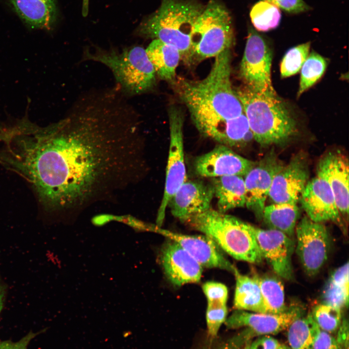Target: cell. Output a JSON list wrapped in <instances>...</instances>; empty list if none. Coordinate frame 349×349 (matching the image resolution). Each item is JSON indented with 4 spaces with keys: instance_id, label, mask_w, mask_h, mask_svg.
Returning <instances> with one entry per match:
<instances>
[{
    "instance_id": "d4e9b609",
    "label": "cell",
    "mask_w": 349,
    "mask_h": 349,
    "mask_svg": "<svg viewBox=\"0 0 349 349\" xmlns=\"http://www.w3.org/2000/svg\"><path fill=\"white\" fill-rule=\"evenodd\" d=\"M236 284L234 299L236 309L254 313L268 314L259 285L253 276L235 274Z\"/></svg>"
},
{
    "instance_id": "603a6c76",
    "label": "cell",
    "mask_w": 349,
    "mask_h": 349,
    "mask_svg": "<svg viewBox=\"0 0 349 349\" xmlns=\"http://www.w3.org/2000/svg\"><path fill=\"white\" fill-rule=\"evenodd\" d=\"M212 185L222 213L245 206V188L242 176L226 175L213 178Z\"/></svg>"
},
{
    "instance_id": "8fae6325",
    "label": "cell",
    "mask_w": 349,
    "mask_h": 349,
    "mask_svg": "<svg viewBox=\"0 0 349 349\" xmlns=\"http://www.w3.org/2000/svg\"><path fill=\"white\" fill-rule=\"evenodd\" d=\"M273 151H270L246 174L245 206L259 220L263 218L265 203L276 174L284 167Z\"/></svg>"
},
{
    "instance_id": "ab89813d",
    "label": "cell",
    "mask_w": 349,
    "mask_h": 349,
    "mask_svg": "<svg viewBox=\"0 0 349 349\" xmlns=\"http://www.w3.org/2000/svg\"><path fill=\"white\" fill-rule=\"evenodd\" d=\"M245 341L240 333L221 344L216 346H209L203 349H243Z\"/></svg>"
},
{
    "instance_id": "d590c367",
    "label": "cell",
    "mask_w": 349,
    "mask_h": 349,
    "mask_svg": "<svg viewBox=\"0 0 349 349\" xmlns=\"http://www.w3.org/2000/svg\"><path fill=\"white\" fill-rule=\"evenodd\" d=\"M289 14H299L306 12L310 7L303 0H265Z\"/></svg>"
},
{
    "instance_id": "83f0119b",
    "label": "cell",
    "mask_w": 349,
    "mask_h": 349,
    "mask_svg": "<svg viewBox=\"0 0 349 349\" xmlns=\"http://www.w3.org/2000/svg\"><path fill=\"white\" fill-rule=\"evenodd\" d=\"M349 263L336 269L328 280L323 292L324 302L340 308L349 304Z\"/></svg>"
},
{
    "instance_id": "44dd1931",
    "label": "cell",
    "mask_w": 349,
    "mask_h": 349,
    "mask_svg": "<svg viewBox=\"0 0 349 349\" xmlns=\"http://www.w3.org/2000/svg\"><path fill=\"white\" fill-rule=\"evenodd\" d=\"M203 136L226 146H238L253 137L244 114L236 118L219 121L198 129Z\"/></svg>"
},
{
    "instance_id": "7bdbcfd3",
    "label": "cell",
    "mask_w": 349,
    "mask_h": 349,
    "mask_svg": "<svg viewBox=\"0 0 349 349\" xmlns=\"http://www.w3.org/2000/svg\"><path fill=\"white\" fill-rule=\"evenodd\" d=\"M276 349H291L290 348V347H288L284 344H281L280 343Z\"/></svg>"
},
{
    "instance_id": "cb8c5ba5",
    "label": "cell",
    "mask_w": 349,
    "mask_h": 349,
    "mask_svg": "<svg viewBox=\"0 0 349 349\" xmlns=\"http://www.w3.org/2000/svg\"><path fill=\"white\" fill-rule=\"evenodd\" d=\"M156 75L160 79L174 82L181 55L175 47L154 39L145 49Z\"/></svg>"
},
{
    "instance_id": "d6986e66",
    "label": "cell",
    "mask_w": 349,
    "mask_h": 349,
    "mask_svg": "<svg viewBox=\"0 0 349 349\" xmlns=\"http://www.w3.org/2000/svg\"><path fill=\"white\" fill-rule=\"evenodd\" d=\"M317 175L325 180L343 216L349 214V160L339 151H330L323 156L317 166Z\"/></svg>"
},
{
    "instance_id": "7c38bea8",
    "label": "cell",
    "mask_w": 349,
    "mask_h": 349,
    "mask_svg": "<svg viewBox=\"0 0 349 349\" xmlns=\"http://www.w3.org/2000/svg\"><path fill=\"white\" fill-rule=\"evenodd\" d=\"M255 237L263 258L281 278L290 280L293 277L292 255L295 243L292 238L272 229H262L249 224Z\"/></svg>"
},
{
    "instance_id": "d6a6232c",
    "label": "cell",
    "mask_w": 349,
    "mask_h": 349,
    "mask_svg": "<svg viewBox=\"0 0 349 349\" xmlns=\"http://www.w3.org/2000/svg\"><path fill=\"white\" fill-rule=\"evenodd\" d=\"M310 42L290 49L285 54L280 65L281 76L288 77L297 73L309 55Z\"/></svg>"
},
{
    "instance_id": "7a4b0ae2",
    "label": "cell",
    "mask_w": 349,
    "mask_h": 349,
    "mask_svg": "<svg viewBox=\"0 0 349 349\" xmlns=\"http://www.w3.org/2000/svg\"><path fill=\"white\" fill-rule=\"evenodd\" d=\"M230 49L216 57L204 79H180L176 82L179 97L186 105L197 129L215 122L238 117L244 113L231 81Z\"/></svg>"
},
{
    "instance_id": "836d02e7",
    "label": "cell",
    "mask_w": 349,
    "mask_h": 349,
    "mask_svg": "<svg viewBox=\"0 0 349 349\" xmlns=\"http://www.w3.org/2000/svg\"><path fill=\"white\" fill-rule=\"evenodd\" d=\"M227 316L226 304L207 303L206 321L208 333L215 338L222 324L225 323Z\"/></svg>"
},
{
    "instance_id": "f35d334b",
    "label": "cell",
    "mask_w": 349,
    "mask_h": 349,
    "mask_svg": "<svg viewBox=\"0 0 349 349\" xmlns=\"http://www.w3.org/2000/svg\"><path fill=\"white\" fill-rule=\"evenodd\" d=\"M42 332L43 331L36 333L31 331L16 342L10 340H0V349H27L31 340Z\"/></svg>"
},
{
    "instance_id": "b9f144b4",
    "label": "cell",
    "mask_w": 349,
    "mask_h": 349,
    "mask_svg": "<svg viewBox=\"0 0 349 349\" xmlns=\"http://www.w3.org/2000/svg\"><path fill=\"white\" fill-rule=\"evenodd\" d=\"M5 295V288L0 280V313L2 310Z\"/></svg>"
},
{
    "instance_id": "9a60e30c",
    "label": "cell",
    "mask_w": 349,
    "mask_h": 349,
    "mask_svg": "<svg viewBox=\"0 0 349 349\" xmlns=\"http://www.w3.org/2000/svg\"><path fill=\"white\" fill-rule=\"evenodd\" d=\"M308 178L306 159L298 154L275 175L268 197L273 203L297 204Z\"/></svg>"
},
{
    "instance_id": "2e32d148",
    "label": "cell",
    "mask_w": 349,
    "mask_h": 349,
    "mask_svg": "<svg viewBox=\"0 0 349 349\" xmlns=\"http://www.w3.org/2000/svg\"><path fill=\"white\" fill-rule=\"evenodd\" d=\"M255 163L222 144L198 157L194 161V168L196 173L202 177L215 178L232 175L242 176Z\"/></svg>"
},
{
    "instance_id": "5b68a950",
    "label": "cell",
    "mask_w": 349,
    "mask_h": 349,
    "mask_svg": "<svg viewBox=\"0 0 349 349\" xmlns=\"http://www.w3.org/2000/svg\"><path fill=\"white\" fill-rule=\"evenodd\" d=\"M184 222L211 238L235 259L252 264L262 262L263 257L249 223L211 208Z\"/></svg>"
},
{
    "instance_id": "7402d4cb",
    "label": "cell",
    "mask_w": 349,
    "mask_h": 349,
    "mask_svg": "<svg viewBox=\"0 0 349 349\" xmlns=\"http://www.w3.org/2000/svg\"><path fill=\"white\" fill-rule=\"evenodd\" d=\"M8 0L20 19L32 29L49 30L56 20V0Z\"/></svg>"
},
{
    "instance_id": "f1b7e54d",
    "label": "cell",
    "mask_w": 349,
    "mask_h": 349,
    "mask_svg": "<svg viewBox=\"0 0 349 349\" xmlns=\"http://www.w3.org/2000/svg\"><path fill=\"white\" fill-rule=\"evenodd\" d=\"M256 280L268 314L283 313L288 308L285 302L284 286L280 280L270 276H254Z\"/></svg>"
},
{
    "instance_id": "8992f818",
    "label": "cell",
    "mask_w": 349,
    "mask_h": 349,
    "mask_svg": "<svg viewBox=\"0 0 349 349\" xmlns=\"http://www.w3.org/2000/svg\"><path fill=\"white\" fill-rule=\"evenodd\" d=\"M84 60L99 62L112 72L122 93L126 96L151 91L156 85V74L145 49L134 46L122 50L104 49L83 51Z\"/></svg>"
},
{
    "instance_id": "4316f807",
    "label": "cell",
    "mask_w": 349,
    "mask_h": 349,
    "mask_svg": "<svg viewBox=\"0 0 349 349\" xmlns=\"http://www.w3.org/2000/svg\"><path fill=\"white\" fill-rule=\"evenodd\" d=\"M287 329V340L291 349H313L321 331L311 313L295 319Z\"/></svg>"
},
{
    "instance_id": "ba28073f",
    "label": "cell",
    "mask_w": 349,
    "mask_h": 349,
    "mask_svg": "<svg viewBox=\"0 0 349 349\" xmlns=\"http://www.w3.org/2000/svg\"><path fill=\"white\" fill-rule=\"evenodd\" d=\"M272 55L265 40L249 30L239 74L245 86L267 96L277 97L271 79Z\"/></svg>"
},
{
    "instance_id": "52a82bcc",
    "label": "cell",
    "mask_w": 349,
    "mask_h": 349,
    "mask_svg": "<svg viewBox=\"0 0 349 349\" xmlns=\"http://www.w3.org/2000/svg\"><path fill=\"white\" fill-rule=\"evenodd\" d=\"M234 39L231 17L220 2L210 0L195 22L190 37V64L216 57L230 49Z\"/></svg>"
},
{
    "instance_id": "277c9868",
    "label": "cell",
    "mask_w": 349,
    "mask_h": 349,
    "mask_svg": "<svg viewBox=\"0 0 349 349\" xmlns=\"http://www.w3.org/2000/svg\"><path fill=\"white\" fill-rule=\"evenodd\" d=\"M204 9L194 0H162L158 10L138 28V34L175 47L181 60L190 65L191 34Z\"/></svg>"
},
{
    "instance_id": "e575fe53",
    "label": "cell",
    "mask_w": 349,
    "mask_h": 349,
    "mask_svg": "<svg viewBox=\"0 0 349 349\" xmlns=\"http://www.w3.org/2000/svg\"><path fill=\"white\" fill-rule=\"evenodd\" d=\"M203 291L207 299V303L226 304L228 290L222 283L208 281L202 286Z\"/></svg>"
},
{
    "instance_id": "9c48e42d",
    "label": "cell",
    "mask_w": 349,
    "mask_h": 349,
    "mask_svg": "<svg viewBox=\"0 0 349 349\" xmlns=\"http://www.w3.org/2000/svg\"><path fill=\"white\" fill-rule=\"evenodd\" d=\"M168 116L170 142L164 190L156 220L159 227L163 222L169 201L186 180L183 139V113L180 109L171 106Z\"/></svg>"
},
{
    "instance_id": "4dcf8cb0",
    "label": "cell",
    "mask_w": 349,
    "mask_h": 349,
    "mask_svg": "<svg viewBox=\"0 0 349 349\" xmlns=\"http://www.w3.org/2000/svg\"><path fill=\"white\" fill-rule=\"evenodd\" d=\"M326 65V60L320 55L313 52L308 55L301 68L298 96L320 78L325 70Z\"/></svg>"
},
{
    "instance_id": "6da1fadb",
    "label": "cell",
    "mask_w": 349,
    "mask_h": 349,
    "mask_svg": "<svg viewBox=\"0 0 349 349\" xmlns=\"http://www.w3.org/2000/svg\"><path fill=\"white\" fill-rule=\"evenodd\" d=\"M125 97L116 87L97 90L57 122L16 128L4 142V166L30 182L47 211L75 218L136 182L139 120Z\"/></svg>"
},
{
    "instance_id": "30bf717a",
    "label": "cell",
    "mask_w": 349,
    "mask_h": 349,
    "mask_svg": "<svg viewBox=\"0 0 349 349\" xmlns=\"http://www.w3.org/2000/svg\"><path fill=\"white\" fill-rule=\"evenodd\" d=\"M296 253L306 274L313 276L320 271L328 259L330 239L323 223L315 222L307 216L296 225Z\"/></svg>"
},
{
    "instance_id": "60d3db41",
    "label": "cell",
    "mask_w": 349,
    "mask_h": 349,
    "mask_svg": "<svg viewBox=\"0 0 349 349\" xmlns=\"http://www.w3.org/2000/svg\"><path fill=\"white\" fill-rule=\"evenodd\" d=\"M338 333L336 340L344 349H348V323L343 320L338 329Z\"/></svg>"
},
{
    "instance_id": "3957f363",
    "label": "cell",
    "mask_w": 349,
    "mask_h": 349,
    "mask_svg": "<svg viewBox=\"0 0 349 349\" xmlns=\"http://www.w3.org/2000/svg\"><path fill=\"white\" fill-rule=\"evenodd\" d=\"M235 91L253 138L261 145L282 143L295 135L296 123L278 96L265 95L246 86Z\"/></svg>"
},
{
    "instance_id": "ac0fdd59",
    "label": "cell",
    "mask_w": 349,
    "mask_h": 349,
    "mask_svg": "<svg viewBox=\"0 0 349 349\" xmlns=\"http://www.w3.org/2000/svg\"><path fill=\"white\" fill-rule=\"evenodd\" d=\"M169 240L160 254V263L168 279L176 286L199 282L203 267L179 244Z\"/></svg>"
},
{
    "instance_id": "74e56055",
    "label": "cell",
    "mask_w": 349,
    "mask_h": 349,
    "mask_svg": "<svg viewBox=\"0 0 349 349\" xmlns=\"http://www.w3.org/2000/svg\"><path fill=\"white\" fill-rule=\"evenodd\" d=\"M280 343L271 335L259 336L252 342L247 343L243 349H276Z\"/></svg>"
},
{
    "instance_id": "4fadbf2b",
    "label": "cell",
    "mask_w": 349,
    "mask_h": 349,
    "mask_svg": "<svg viewBox=\"0 0 349 349\" xmlns=\"http://www.w3.org/2000/svg\"><path fill=\"white\" fill-rule=\"evenodd\" d=\"M299 306L289 307L283 313L272 314L236 309L225 322L229 329L244 327L254 336L275 334L287 329L296 319L303 315Z\"/></svg>"
},
{
    "instance_id": "8d00e7d4",
    "label": "cell",
    "mask_w": 349,
    "mask_h": 349,
    "mask_svg": "<svg viewBox=\"0 0 349 349\" xmlns=\"http://www.w3.org/2000/svg\"><path fill=\"white\" fill-rule=\"evenodd\" d=\"M313 349H344L336 338L321 330L314 344Z\"/></svg>"
},
{
    "instance_id": "f546056e",
    "label": "cell",
    "mask_w": 349,
    "mask_h": 349,
    "mask_svg": "<svg viewBox=\"0 0 349 349\" xmlns=\"http://www.w3.org/2000/svg\"><path fill=\"white\" fill-rule=\"evenodd\" d=\"M250 17L255 28L266 32L277 27L281 19L280 10L265 0L256 3L250 11Z\"/></svg>"
},
{
    "instance_id": "ffe728a7",
    "label": "cell",
    "mask_w": 349,
    "mask_h": 349,
    "mask_svg": "<svg viewBox=\"0 0 349 349\" xmlns=\"http://www.w3.org/2000/svg\"><path fill=\"white\" fill-rule=\"evenodd\" d=\"M214 197L212 184L186 180L171 198L168 206L174 217L184 222L192 215L211 208Z\"/></svg>"
},
{
    "instance_id": "484cf974",
    "label": "cell",
    "mask_w": 349,
    "mask_h": 349,
    "mask_svg": "<svg viewBox=\"0 0 349 349\" xmlns=\"http://www.w3.org/2000/svg\"><path fill=\"white\" fill-rule=\"evenodd\" d=\"M299 215L297 204L272 203L265 207L262 219L270 229L293 238Z\"/></svg>"
},
{
    "instance_id": "e0dca14e",
    "label": "cell",
    "mask_w": 349,
    "mask_h": 349,
    "mask_svg": "<svg viewBox=\"0 0 349 349\" xmlns=\"http://www.w3.org/2000/svg\"><path fill=\"white\" fill-rule=\"evenodd\" d=\"M300 199L306 216L312 221L341 222V214L333 192L323 178L317 176L308 181Z\"/></svg>"
},
{
    "instance_id": "5bb4252c",
    "label": "cell",
    "mask_w": 349,
    "mask_h": 349,
    "mask_svg": "<svg viewBox=\"0 0 349 349\" xmlns=\"http://www.w3.org/2000/svg\"><path fill=\"white\" fill-rule=\"evenodd\" d=\"M153 232L173 240L188 252L202 267L219 268L235 274L238 270L221 252L220 248L206 235H189L154 226Z\"/></svg>"
},
{
    "instance_id": "1f68e13d",
    "label": "cell",
    "mask_w": 349,
    "mask_h": 349,
    "mask_svg": "<svg viewBox=\"0 0 349 349\" xmlns=\"http://www.w3.org/2000/svg\"><path fill=\"white\" fill-rule=\"evenodd\" d=\"M341 310L323 302L316 306L311 314L320 329L330 333L336 331L341 323Z\"/></svg>"
}]
</instances>
